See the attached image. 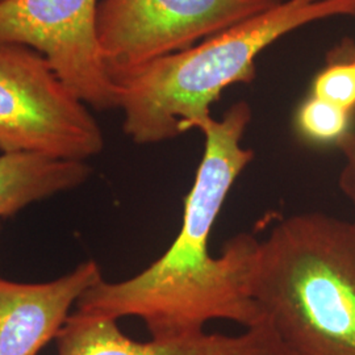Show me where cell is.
Listing matches in <instances>:
<instances>
[{"label": "cell", "mask_w": 355, "mask_h": 355, "mask_svg": "<svg viewBox=\"0 0 355 355\" xmlns=\"http://www.w3.org/2000/svg\"><path fill=\"white\" fill-rule=\"evenodd\" d=\"M104 148L86 105L49 61L24 45L0 44V152L86 161Z\"/></svg>", "instance_id": "obj_4"}, {"label": "cell", "mask_w": 355, "mask_h": 355, "mask_svg": "<svg viewBox=\"0 0 355 355\" xmlns=\"http://www.w3.org/2000/svg\"><path fill=\"white\" fill-rule=\"evenodd\" d=\"M102 279L95 261H86L46 283H19L0 277V355H38L55 340L71 306Z\"/></svg>", "instance_id": "obj_8"}, {"label": "cell", "mask_w": 355, "mask_h": 355, "mask_svg": "<svg viewBox=\"0 0 355 355\" xmlns=\"http://www.w3.org/2000/svg\"><path fill=\"white\" fill-rule=\"evenodd\" d=\"M99 1L6 0L0 3V44L38 51L86 105L111 110L119 98L98 46Z\"/></svg>", "instance_id": "obj_6"}, {"label": "cell", "mask_w": 355, "mask_h": 355, "mask_svg": "<svg viewBox=\"0 0 355 355\" xmlns=\"http://www.w3.org/2000/svg\"><path fill=\"white\" fill-rule=\"evenodd\" d=\"M350 117V112L311 95L297 108L295 127L311 142H338L349 133Z\"/></svg>", "instance_id": "obj_10"}, {"label": "cell", "mask_w": 355, "mask_h": 355, "mask_svg": "<svg viewBox=\"0 0 355 355\" xmlns=\"http://www.w3.org/2000/svg\"><path fill=\"white\" fill-rule=\"evenodd\" d=\"M275 1H284V0H275Z\"/></svg>", "instance_id": "obj_14"}, {"label": "cell", "mask_w": 355, "mask_h": 355, "mask_svg": "<svg viewBox=\"0 0 355 355\" xmlns=\"http://www.w3.org/2000/svg\"><path fill=\"white\" fill-rule=\"evenodd\" d=\"M253 296L291 355H355V223L290 216L259 240Z\"/></svg>", "instance_id": "obj_3"}, {"label": "cell", "mask_w": 355, "mask_h": 355, "mask_svg": "<svg viewBox=\"0 0 355 355\" xmlns=\"http://www.w3.org/2000/svg\"><path fill=\"white\" fill-rule=\"evenodd\" d=\"M312 95L353 114L355 108V53L346 61L328 64L312 85Z\"/></svg>", "instance_id": "obj_11"}, {"label": "cell", "mask_w": 355, "mask_h": 355, "mask_svg": "<svg viewBox=\"0 0 355 355\" xmlns=\"http://www.w3.org/2000/svg\"><path fill=\"white\" fill-rule=\"evenodd\" d=\"M91 175L86 161L61 159L37 153L0 154V218L31 204L73 190Z\"/></svg>", "instance_id": "obj_9"}, {"label": "cell", "mask_w": 355, "mask_h": 355, "mask_svg": "<svg viewBox=\"0 0 355 355\" xmlns=\"http://www.w3.org/2000/svg\"><path fill=\"white\" fill-rule=\"evenodd\" d=\"M55 341L57 355H291L266 321L237 336L205 331L190 338L139 343L121 331L117 320L76 311Z\"/></svg>", "instance_id": "obj_7"}, {"label": "cell", "mask_w": 355, "mask_h": 355, "mask_svg": "<svg viewBox=\"0 0 355 355\" xmlns=\"http://www.w3.org/2000/svg\"><path fill=\"white\" fill-rule=\"evenodd\" d=\"M275 0H101L96 40L112 82L266 12Z\"/></svg>", "instance_id": "obj_5"}, {"label": "cell", "mask_w": 355, "mask_h": 355, "mask_svg": "<svg viewBox=\"0 0 355 355\" xmlns=\"http://www.w3.org/2000/svg\"><path fill=\"white\" fill-rule=\"evenodd\" d=\"M3 1H6V0H0V3H3Z\"/></svg>", "instance_id": "obj_15"}, {"label": "cell", "mask_w": 355, "mask_h": 355, "mask_svg": "<svg viewBox=\"0 0 355 355\" xmlns=\"http://www.w3.org/2000/svg\"><path fill=\"white\" fill-rule=\"evenodd\" d=\"M252 121L246 102L229 107L223 119L196 123L204 153L184 199L180 230L168 249L140 274L123 282H105L85 292L76 311L119 320L144 321L153 340L170 341L205 333L214 320L257 327L265 320L253 296L254 268L259 240L240 233L220 255L209 252L216 220L229 192L254 152L242 140Z\"/></svg>", "instance_id": "obj_1"}, {"label": "cell", "mask_w": 355, "mask_h": 355, "mask_svg": "<svg viewBox=\"0 0 355 355\" xmlns=\"http://www.w3.org/2000/svg\"><path fill=\"white\" fill-rule=\"evenodd\" d=\"M355 15V0H284L186 51L155 60L114 82L123 129L139 145L173 140L211 116L224 89L250 83L257 58L302 26Z\"/></svg>", "instance_id": "obj_2"}, {"label": "cell", "mask_w": 355, "mask_h": 355, "mask_svg": "<svg viewBox=\"0 0 355 355\" xmlns=\"http://www.w3.org/2000/svg\"><path fill=\"white\" fill-rule=\"evenodd\" d=\"M309 1H318V0H309Z\"/></svg>", "instance_id": "obj_13"}, {"label": "cell", "mask_w": 355, "mask_h": 355, "mask_svg": "<svg viewBox=\"0 0 355 355\" xmlns=\"http://www.w3.org/2000/svg\"><path fill=\"white\" fill-rule=\"evenodd\" d=\"M337 145L345 157V165L340 175V187L355 205V133L349 132L337 142Z\"/></svg>", "instance_id": "obj_12"}]
</instances>
